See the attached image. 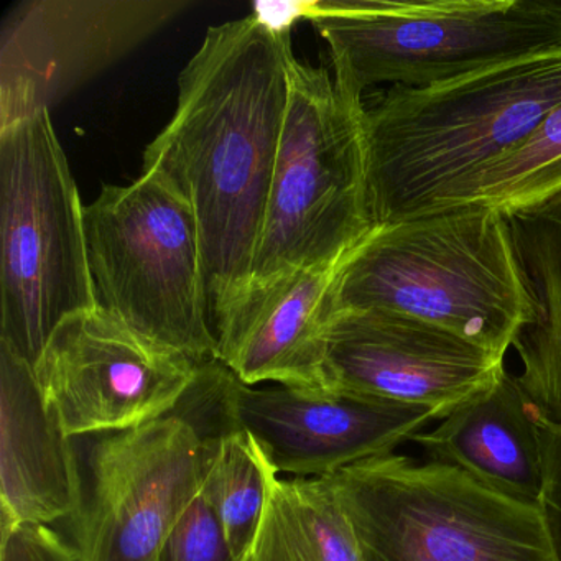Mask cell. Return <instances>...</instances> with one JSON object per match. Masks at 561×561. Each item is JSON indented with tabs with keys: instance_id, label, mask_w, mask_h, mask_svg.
Instances as JSON below:
<instances>
[{
	"instance_id": "obj_1",
	"label": "cell",
	"mask_w": 561,
	"mask_h": 561,
	"mask_svg": "<svg viewBox=\"0 0 561 561\" xmlns=\"http://www.w3.org/2000/svg\"><path fill=\"white\" fill-rule=\"evenodd\" d=\"M290 28L249 15L208 28L179 78L175 114L144 152L195 211L211 313L248 284L280 149Z\"/></svg>"
},
{
	"instance_id": "obj_2",
	"label": "cell",
	"mask_w": 561,
	"mask_h": 561,
	"mask_svg": "<svg viewBox=\"0 0 561 561\" xmlns=\"http://www.w3.org/2000/svg\"><path fill=\"white\" fill-rule=\"evenodd\" d=\"M561 104V47L364 103L367 183L377 226L451 208L489 163Z\"/></svg>"
},
{
	"instance_id": "obj_3",
	"label": "cell",
	"mask_w": 561,
	"mask_h": 561,
	"mask_svg": "<svg viewBox=\"0 0 561 561\" xmlns=\"http://www.w3.org/2000/svg\"><path fill=\"white\" fill-rule=\"evenodd\" d=\"M344 310L409 314L499 357L535 317L507 216L479 202L377 226L341 267Z\"/></svg>"
},
{
	"instance_id": "obj_4",
	"label": "cell",
	"mask_w": 561,
	"mask_h": 561,
	"mask_svg": "<svg viewBox=\"0 0 561 561\" xmlns=\"http://www.w3.org/2000/svg\"><path fill=\"white\" fill-rule=\"evenodd\" d=\"M327 42L334 80L426 88L561 47V21L543 0L320 2L305 11Z\"/></svg>"
},
{
	"instance_id": "obj_5",
	"label": "cell",
	"mask_w": 561,
	"mask_h": 561,
	"mask_svg": "<svg viewBox=\"0 0 561 561\" xmlns=\"http://www.w3.org/2000/svg\"><path fill=\"white\" fill-rule=\"evenodd\" d=\"M96 305L84 206L45 111L0 129V343L35 366L58 324Z\"/></svg>"
},
{
	"instance_id": "obj_6",
	"label": "cell",
	"mask_w": 561,
	"mask_h": 561,
	"mask_svg": "<svg viewBox=\"0 0 561 561\" xmlns=\"http://www.w3.org/2000/svg\"><path fill=\"white\" fill-rule=\"evenodd\" d=\"M376 229L364 100L295 60L290 100L251 278L341 264Z\"/></svg>"
},
{
	"instance_id": "obj_7",
	"label": "cell",
	"mask_w": 561,
	"mask_h": 561,
	"mask_svg": "<svg viewBox=\"0 0 561 561\" xmlns=\"http://www.w3.org/2000/svg\"><path fill=\"white\" fill-rule=\"evenodd\" d=\"M98 305L198 366L218 363L198 219L162 176L103 186L84 206Z\"/></svg>"
},
{
	"instance_id": "obj_8",
	"label": "cell",
	"mask_w": 561,
	"mask_h": 561,
	"mask_svg": "<svg viewBox=\"0 0 561 561\" xmlns=\"http://www.w3.org/2000/svg\"><path fill=\"white\" fill-rule=\"evenodd\" d=\"M328 479L363 561H554L537 504L453 466L392 453Z\"/></svg>"
},
{
	"instance_id": "obj_9",
	"label": "cell",
	"mask_w": 561,
	"mask_h": 561,
	"mask_svg": "<svg viewBox=\"0 0 561 561\" xmlns=\"http://www.w3.org/2000/svg\"><path fill=\"white\" fill-rule=\"evenodd\" d=\"M216 446L218 436L179 412L96 436L81 462V502L71 517L81 561H159L205 485Z\"/></svg>"
},
{
	"instance_id": "obj_10",
	"label": "cell",
	"mask_w": 561,
	"mask_h": 561,
	"mask_svg": "<svg viewBox=\"0 0 561 561\" xmlns=\"http://www.w3.org/2000/svg\"><path fill=\"white\" fill-rule=\"evenodd\" d=\"M34 369L45 402L75 438L126 432L176 412L202 366L96 305L58 324Z\"/></svg>"
},
{
	"instance_id": "obj_11",
	"label": "cell",
	"mask_w": 561,
	"mask_h": 561,
	"mask_svg": "<svg viewBox=\"0 0 561 561\" xmlns=\"http://www.w3.org/2000/svg\"><path fill=\"white\" fill-rule=\"evenodd\" d=\"M190 0H22L0 24V129L50 113L193 8Z\"/></svg>"
},
{
	"instance_id": "obj_12",
	"label": "cell",
	"mask_w": 561,
	"mask_h": 561,
	"mask_svg": "<svg viewBox=\"0 0 561 561\" xmlns=\"http://www.w3.org/2000/svg\"><path fill=\"white\" fill-rule=\"evenodd\" d=\"M209 377L226 428L244 430L278 474L295 478H330L357 462L392 455L423 426L445 419L428 407L328 389H257L221 363L209 364Z\"/></svg>"
},
{
	"instance_id": "obj_13",
	"label": "cell",
	"mask_w": 561,
	"mask_h": 561,
	"mask_svg": "<svg viewBox=\"0 0 561 561\" xmlns=\"http://www.w3.org/2000/svg\"><path fill=\"white\" fill-rule=\"evenodd\" d=\"M495 356L443 328L386 310L337 311L321 389L451 415L504 374Z\"/></svg>"
},
{
	"instance_id": "obj_14",
	"label": "cell",
	"mask_w": 561,
	"mask_h": 561,
	"mask_svg": "<svg viewBox=\"0 0 561 561\" xmlns=\"http://www.w3.org/2000/svg\"><path fill=\"white\" fill-rule=\"evenodd\" d=\"M343 262L249 280L226 298L213 311L218 363L245 386L321 389Z\"/></svg>"
},
{
	"instance_id": "obj_15",
	"label": "cell",
	"mask_w": 561,
	"mask_h": 561,
	"mask_svg": "<svg viewBox=\"0 0 561 561\" xmlns=\"http://www.w3.org/2000/svg\"><path fill=\"white\" fill-rule=\"evenodd\" d=\"M81 462L34 366L0 343V531L77 514Z\"/></svg>"
},
{
	"instance_id": "obj_16",
	"label": "cell",
	"mask_w": 561,
	"mask_h": 561,
	"mask_svg": "<svg viewBox=\"0 0 561 561\" xmlns=\"http://www.w3.org/2000/svg\"><path fill=\"white\" fill-rule=\"evenodd\" d=\"M410 442L423 449L426 459L461 469L501 494L538 505L543 488L538 415L507 369L491 389Z\"/></svg>"
},
{
	"instance_id": "obj_17",
	"label": "cell",
	"mask_w": 561,
	"mask_h": 561,
	"mask_svg": "<svg viewBox=\"0 0 561 561\" xmlns=\"http://www.w3.org/2000/svg\"><path fill=\"white\" fill-rule=\"evenodd\" d=\"M504 213L535 305L512 344L522 363L515 377L538 419L561 426V190Z\"/></svg>"
},
{
	"instance_id": "obj_18",
	"label": "cell",
	"mask_w": 561,
	"mask_h": 561,
	"mask_svg": "<svg viewBox=\"0 0 561 561\" xmlns=\"http://www.w3.org/2000/svg\"><path fill=\"white\" fill-rule=\"evenodd\" d=\"M249 561H363L330 479L272 482Z\"/></svg>"
},
{
	"instance_id": "obj_19",
	"label": "cell",
	"mask_w": 561,
	"mask_h": 561,
	"mask_svg": "<svg viewBox=\"0 0 561 561\" xmlns=\"http://www.w3.org/2000/svg\"><path fill=\"white\" fill-rule=\"evenodd\" d=\"M278 472L244 430L226 428L218 435L215 458L203 494L225 530L239 561H249Z\"/></svg>"
},
{
	"instance_id": "obj_20",
	"label": "cell",
	"mask_w": 561,
	"mask_h": 561,
	"mask_svg": "<svg viewBox=\"0 0 561 561\" xmlns=\"http://www.w3.org/2000/svg\"><path fill=\"white\" fill-rule=\"evenodd\" d=\"M561 190V104L511 152L485 165L456 206L485 203L502 211L548 198Z\"/></svg>"
},
{
	"instance_id": "obj_21",
	"label": "cell",
	"mask_w": 561,
	"mask_h": 561,
	"mask_svg": "<svg viewBox=\"0 0 561 561\" xmlns=\"http://www.w3.org/2000/svg\"><path fill=\"white\" fill-rule=\"evenodd\" d=\"M159 561H239L203 489L170 531Z\"/></svg>"
},
{
	"instance_id": "obj_22",
	"label": "cell",
	"mask_w": 561,
	"mask_h": 561,
	"mask_svg": "<svg viewBox=\"0 0 561 561\" xmlns=\"http://www.w3.org/2000/svg\"><path fill=\"white\" fill-rule=\"evenodd\" d=\"M538 433L543 455V488L538 508L554 561H561V426L538 419Z\"/></svg>"
},
{
	"instance_id": "obj_23",
	"label": "cell",
	"mask_w": 561,
	"mask_h": 561,
	"mask_svg": "<svg viewBox=\"0 0 561 561\" xmlns=\"http://www.w3.org/2000/svg\"><path fill=\"white\" fill-rule=\"evenodd\" d=\"M0 561H81L75 545L48 525H19L0 531Z\"/></svg>"
},
{
	"instance_id": "obj_24",
	"label": "cell",
	"mask_w": 561,
	"mask_h": 561,
	"mask_svg": "<svg viewBox=\"0 0 561 561\" xmlns=\"http://www.w3.org/2000/svg\"><path fill=\"white\" fill-rule=\"evenodd\" d=\"M548 11L561 21V0H543Z\"/></svg>"
}]
</instances>
